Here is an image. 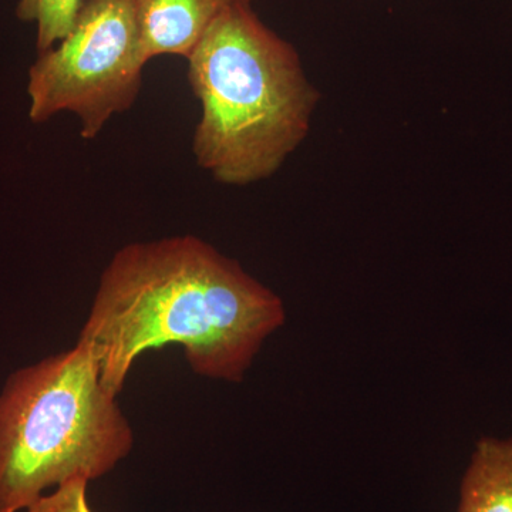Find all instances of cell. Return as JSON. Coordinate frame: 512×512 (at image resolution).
Masks as SVG:
<instances>
[{
    "instance_id": "obj_1",
    "label": "cell",
    "mask_w": 512,
    "mask_h": 512,
    "mask_svg": "<svg viewBox=\"0 0 512 512\" xmlns=\"http://www.w3.org/2000/svg\"><path fill=\"white\" fill-rule=\"evenodd\" d=\"M286 320L282 299L204 239L134 242L101 272L79 342L119 396L138 357L180 346L192 372L239 383Z\"/></svg>"
},
{
    "instance_id": "obj_2",
    "label": "cell",
    "mask_w": 512,
    "mask_h": 512,
    "mask_svg": "<svg viewBox=\"0 0 512 512\" xmlns=\"http://www.w3.org/2000/svg\"><path fill=\"white\" fill-rule=\"evenodd\" d=\"M187 60L201 106L192 138L198 165L235 187L274 175L308 137L319 103L295 47L251 2L232 0Z\"/></svg>"
},
{
    "instance_id": "obj_3",
    "label": "cell",
    "mask_w": 512,
    "mask_h": 512,
    "mask_svg": "<svg viewBox=\"0 0 512 512\" xmlns=\"http://www.w3.org/2000/svg\"><path fill=\"white\" fill-rule=\"evenodd\" d=\"M134 447L89 346L20 367L0 390V512L25 511L72 478L107 476Z\"/></svg>"
},
{
    "instance_id": "obj_4",
    "label": "cell",
    "mask_w": 512,
    "mask_h": 512,
    "mask_svg": "<svg viewBox=\"0 0 512 512\" xmlns=\"http://www.w3.org/2000/svg\"><path fill=\"white\" fill-rule=\"evenodd\" d=\"M147 63L131 0H82L67 36L30 67V120L45 123L67 111L93 140L111 117L131 109Z\"/></svg>"
},
{
    "instance_id": "obj_5",
    "label": "cell",
    "mask_w": 512,
    "mask_h": 512,
    "mask_svg": "<svg viewBox=\"0 0 512 512\" xmlns=\"http://www.w3.org/2000/svg\"><path fill=\"white\" fill-rule=\"evenodd\" d=\"M232 0H131L148 62L173 55L187 59Z\"/></svg>"
},
{
    "instance_id": "obj_6",
    "label": "cell",
    "mask_w": 512,
    "mask_h": 512,
    "mask_svg": "<svg viewBox=\"0 0 512 512\" xmlns=\"http://www.w3.org/2000/svg\"><path fill=\"white\" fill-rule=\"evenodd\" d=\"M458 512H512V439L478 441L461 483Z\"/></svg>"
},
{
    "instance_id": "obj_7",
    "label": "cell",
    "mask_w": 512,
    "mask_h": 512,
    "mask_svg": "<svg viewBox=\"0 0 512 512\" xmlns=\"http://www.w3.org/2000/svg\"><path fill=\"white\" fill-rule=\"evenodd\" d=\"M82 0H19L16 16L35 23L39 53L56 46L72 29Z\"/></svg>"
},
{
    "instance_id": "obj_8",
    "label": "cell",
    "mask_w": 512,
    "mask_h": 512,
    "mask_svg": "<svg viewBox=\"0 0 512 512\" xmlns=\"http://www.w3.org/2000/svg\"><path fill=\"white\" fill-rule=\"evenodd\" d=\"M89 484L84 478L64 481L23 512H94L87 497Z\"/></svg>"
},
{
    "instance_id": "obj_9",
    "label": "cell",
    "mask_w": 512,
    "mask_h": 512,
    "mask_svg": "<svg viewBox=\"0 0 512 512\" xmlns=\"http://www.w3.org/2000/svg\"><path fill=\"white\" fill-rule=\"evenodd\" d=\"M245 2H251L252 3V0H245Z\"/></svg>"
}]
</instances>
